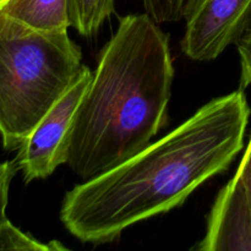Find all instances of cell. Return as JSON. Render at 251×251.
<instances>
[{
    "instance_id": "8",
    "label": "cell",
    "mask_w": 251,
    "mask_h": 251,
    "mask_svg": "<svg viewBox=\"0 0 251 251\" xmlns=\"http://www.w3.org/2000/svg\"><path fill=\"white\" fill-rule=\"evenodd\" d=\"M70 24L82 37H95L114 14V0H70Z\"/></svg>"
},
{
    "instance_id": "5",
    "label": "cell",
    "mask_w": 251,
    "mask_h": 251,
    "mask_svg": "<svg viewBox=\"0 0 251 251\" xmlns=\"http://www.w3.org/2000/svg\"><path fill=\"white\" fill-rule=\"evenodd\" d=\"M181 50L195 61H211L238 39L251 21V0H190Z\"/></svg>"
},
{
    "instance_id": "12",
    "label": "cell",
    "mask_w": 251,
    "mask_h": 251,
    "mask_svg": "<svg viewBox=\"0 0 251 251\" xmlns=\"http://www.w3.org/2000/svg\"><path fill=\"white\" fill-rule=\"evenodd\" d=\"M19 171L15 161L0 163V227L9 221L6 217V207L9 203V191L15 174Z\"/></svg>"
},
{
    "instance_id": "11",
    "label": "cell",
    "mask_w": 251,
    "mask_h": 251,
    "mask_svg": "<svg viewBox=\"0 0 251 251\" xmlns=\"http://www.w3.org/2000/svg\"><path fill=\"white\" fill-rule=\"evenodd\" d=\"M240 58V90L251 86V21L235 43Z\"/></svg>"
},
{
    "instance_id": "13",
    "label": "cell",
    "mask_w": 251,
    "mask_h": 251,
    "mask_svg": "<svg viewBox=\"0 0 251 251\" xmlns=\"http://www.w3.org/2000/svg\"><path fill=\"white\" fill-rule=\"evenodd\" d=\"M238 176L242 180L243 185H244L245 190H247L248 198H249L250 205H251V137L250 141L248 144L247 150L244 152V156H243L242 161H240L239 167L237 169Z\"/></svg>"
},
{
    "instance_id": "3",
    "label": "cell",
    "mask_w": 251,
    "mask_h": 251,
    "mask_svg": "<svg viewBox=\"0 0 251 251\" xmlns=\"http://www.w3.org/2000/svg\"><path fill=\"white\" fill-rule=\"evenodd\" d=\"M81 68L82 51L68 32L0 26V136L6 151L21 149Z\"/></svg>"
},
{
    "instance_id": "2",
    "label": "cell",
    "mask_w": 251,
    "mask_h": 251,
    "mask_svg": "<svg viewBox=\"0 0 251 251\" xmlns=\"http://www.w3.org/2000/svg\"><path fill=\"white\" fill-rule=\"evenodd\" d=\"M149 14H130L98 54L76 110L66 164L86 181L151 144L168 123L174 66L168 34Z\"/></svg>"
},
{
    "instance_id": "7",
    "label": "cell",
    "mask_w": 251,
    "mask_h": 251,
    "mask_svg": "<svg viewBox=\"0 0 251 251\" xmlns=\"http://www.w3.org/2000/svg\"><path fill=\"white\" fill-rule=\"evenodd\" d=\"M70 0H0V26L20 31L68 32Z\"/></svg>"
},
{
    "instance_id": "4",
    "label": "cell",
    "mask_w": 251,
    "mask_h": 251,
    "mask_svg": "<svg viewBox=\"0 0 251 251\" xmlns=\"http://www.w3.org/2000/svg\"><path fill=\"white\" fill-rule=\"evenodd\" d=\"M91 78V69L82 65L75 81L42 118L27 141L17 151L15 162L25 183L48 178L58 167L66 164L76 110Z\"/></svg>"
},
{
    "instance_id": "1",
    "label": "cell",
    "mask_w": 251,
    "mask_h": 251,
    "mask_svg": "<svg viewBox=\"0 0 251 251\" xmlns=\"http://www.w3.org/2000/svg\"><path fill=\"white\" fill-rule=\"evenodd\" d=\"M250 107L244 90L206 103L166 136L65 194L60 221L86 244L118 239L135 223L183 205L228 171L244 147Z\"/></svg>"
},
{
    "instance_id": "6",
    "label": "cell",
    "mask_w": 251,
    "mask_h": 251,
    "mask_svg": "<svg viewBox=\"0 0 251 251\" xmlns=\"http://www.w3.org/2000/svg\"><path fill=\"white\" fill-rule=\"evenodd\" d=\"M198 251H251V205L247 190L235 174L221 189L207 218Z\"/></svg>"
},
{
    "instance_id": "9",
    "label": "cell",
    "mask_w": 251,
    "mask_h": 251,
    "mask_svg": "<svg viewBox=\"0 0 251 251\" xmlns=\"http://www.w3.org/2000/svg\"><path fill=\"white\" fill-rule=\"evenodd\" d=\"M5 250H16V251H50V250H65L63 245L56 242H51L47 245L38 240L33 239L28 234L15 227L10 221L5 222L0 227V251Z\"/></svg>"
},
{
    "instance_id": "10",
    "label": "cell",
    "mask_w": 251,
    "mask_h": 251,
    "mask_svg": "<svg viewBox=\"0 0 251 251\" xmlns=\"http://www.w3.org/2000/svg\"><path fill=\"white\" fill-rule=\"evenodd\" d=\"M190 0H142L146 14L157 24L180 21L185 17Z\"/></svg>"
}]
</instances>
